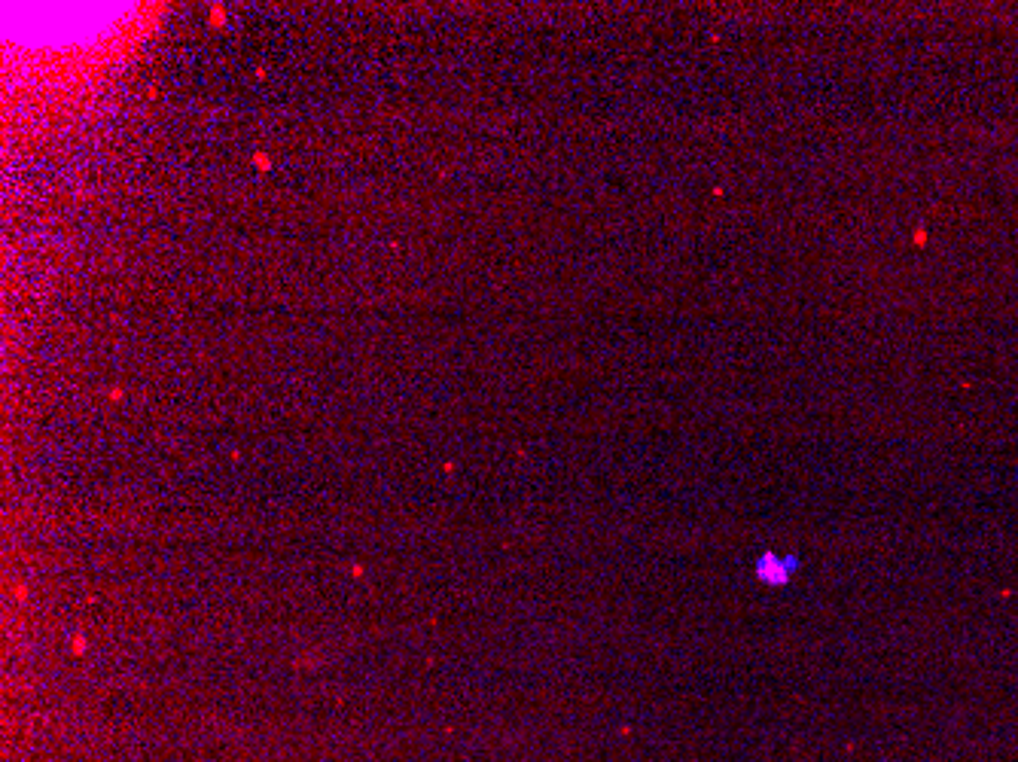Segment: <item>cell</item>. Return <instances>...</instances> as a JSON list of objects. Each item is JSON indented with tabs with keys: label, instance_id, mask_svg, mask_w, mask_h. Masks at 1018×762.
<instances>
[{
	"label": "cell",
	"instance_id": "cell-1",
	"mask_svg": "<svg viewBox=\"0 0 1018 762\" xmlns=\"http://www.w3.org/2000/svg\"><path fill=\"white\" fill-rule=\"evenodd\" d=\"M799 564L802 561L793 552L766 549V552H759L756 561H753V580L762 583V586H769V589H784L799 574Z\"/></svg>",
	"mask_w": 1018,
	"mask_h": 762
}]
</instances>
